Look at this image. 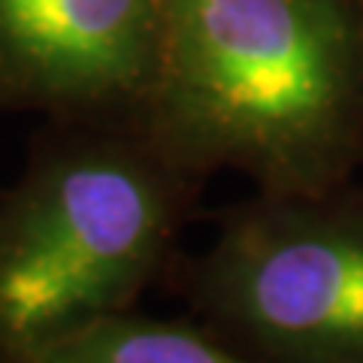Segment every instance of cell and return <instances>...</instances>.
Returning <instances> with one entry per match:
<instances>
[{"instance_id":"obj_1","label":"cell","mask_w":363,"mask_h":363,"mask_svg":"<svg viewBox=\"0 0 363 363\" xmlns=\"http://www.w3.org/2000/svg\"><path fill=\"white\" fill-rule=\"evenodd\" d=\"M140 116L188 169L324 194L363 167V0H161Z\"/></svg>"},{"instance_id":"obj_2","label":"cell","mask_w":363,"mask_h":363,"mask_svg":"<svg viewBox=\"0 0 363 363\" xmlns=\"http://www.w3.org/2000/svg\"><path fill=\"white\" fill-rule=\"evenodd\" d=\"M203 185L140 112L45 118L0 191V348L18 363L130 312L167 272Z\"/></svg>"},{"instance_id":"obj_3","label":"cell","mask_w":363,"mask_h":363,"mask_svg":"<svg viewBox=\"0 0 363 363\" xmlns=\"http://www.w3.org/2000/svg\"><path fill=\"white\" fill-rule=\"evenodd\" d=\"M212 336L264 363H363V185L230 206L188 267Z\"/></svg>"},{"instance_id":"obj_4","label":"cell","mask_w":363,"mask_h":363,"mask_svg":"<svg viewBox=\"0 0 363 363\" xmlns=\"http://www.w3.org/2000/svg\"><path fill=\"white\" fill-rule=\"evenodd\" d=\"M161 0H0V112H140Z\"/></svg>"},{"instance_id":"obj_5","label":"cell","mask_w":363,"mask_h":363,"mask_svg":"<svg viewBox=\"0 0 363 363\" xmlns=\"http://www.w3.org/2000/svg\"><path fill=\"white\" fill-rule=\"evenodd\" d=\"M18 363H264L212 336L203 324L136 315L91 321L37 345Z\"/></svg>"},{"instance_id":"obj_6","label":"cell","mask_w":363,"mask_h":363,"mask_svg":"<svg viewBox=\"0 0 363 363\" xmlns=\"http://www.w3.org/2000/svg\"><path fill=\"white\" fill-rule=\"evenodd\" d=\"M0 363H16V360H13V357H9V354H6V351H4V348H0Z\"/></svg>"}]
</instances>
